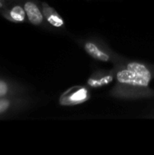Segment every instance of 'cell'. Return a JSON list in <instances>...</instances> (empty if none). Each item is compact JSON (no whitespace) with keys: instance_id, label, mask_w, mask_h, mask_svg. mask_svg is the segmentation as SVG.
Here are the masks:
<instances>
[{"instance_id":"1","label":"cell","mask_w":154,"mask_h":155,"mask_svg":"<svg viewBox=\"0 0 154 155\" xmlns=\"http://www.w3.org/2000/svg\"><path fill=\"white\" fill-rule=\"evenodd\" d=\"M116 84L111 94L115 98L135 99L153 96L150 84L154 78V66L143 62L129 60L114 64Z\"/></svg>"},{"instance_id":"2","label":"cell","mask_w":154,"mask_h":155,"mask_svg":"<svg viewBox=\"0 0 154 155\" xmlns=\"http://www.w3.org/2000/svg\"><path fill=\"white\" fill-rule=\"evenodd\" d=\"M80 45L90 57L98 62L111 63L114 65L123 60L101 39L88 37L81 40Z\"/></svg>"},{"instance_id":"3","label":"cell","mask_w":154,"mask_h":155,"mask_svg":"<svg viewBox=\"0 0 154 155\" xmlns=\"http://www.w3.org/2000/svg\"><path fill=\"white\" fill-rule=\"evenodd\" d=\"M91 98L90 88L84 85H74L65 90L59 97L62 106H75L88 102Z\"/></svg>"},{"instance_id":"4","label":"cell","mask_w":154,"mask_h":155,"mask_svg":"<svg viewBox=\"0 0 154 155\" xmlns=\"http://www.w3.org/2000/svg\"><path fill=\"white\" fill-rule=\"evenodd\" d=\"M0 15L6 20L15 24L27 21L21 0H5L4 5L0 7Z\"/></svg>"},{"instance_id":"5","label":"cell","mask_w":154,"mask_h":155,"mask_svg":"<svg viewBox=\"0 0 154 155\" xmlns=\"http://www.w3.org/2000/svg\"><path fill=\"white\" fill-rule=\"evenodd\" d=\"M21 2L25 11L27 21L31 25L45 29L50 27L44 19L41 3L36 0H21Z\"/></svg>"},{"instance_id":"6","label":"cell","mask_w":154,"mask_h":155,"mask_svg":"<svg viewBox=\"0 0 154 155\" xmlns=\"http://www.w3.org/2000/svg\"><path fill=\"white\" fill-rule=\"evenodd\" d=\"M29 104V100L23 95L0 98V119L25 109Z\"/></svg>"},{"instance_id":"7","label":"cell","mask_w":154,"mask_h":155,"mask_svg":"<svg viewBox=\"0 0 154 155\" xmlns=\"http://www.w3.org/2000/svg\"><path fill=\"white\" fill-rule=\"evenodd\" d=\"M115 79L114 70H96L87 79L86 86L90 89H99L109 85Z\"/></svg>"},{"instance_id":"8","label":"cell","mask_w":154,"mask_h":155,"mask_svg":"<svg viewBox=\"0 0 154 155\" xmlns=\"http://www.w3.org/2000/svg\"><path fill=\"white\" fill-rule=\"evenodd\" d=\"M41 5L44 19L50 27L54 29H63L65 27L64 19L53 6L46 2H41Z\"/></svg>"},{"instance_id":"9","label":"cell","mask_w":154,"mask_h":155,"mask_svg":"<svg viewBox=\"0 0 154 155\" xmlns=\"http://www.w3.org/2000/svg\"><path fill=\"white\" fill-rule=\"evenodd\" d=\"M26 92L25 86L6 78L0 77V98L24 95Z\"/></svg>"},{"instance_id":"10","label":"cell","mask_w":154,"mask_h":155,"mask_svg":"<svg viewBox=\"0 0 154 155\" xmlns=\"http://www.w3.org/2000/svg\"><path fill=\"white\" fill-rule=\"evenodd\" d=\"M4 2H5V0H0V7L4 5Z\"/></svg>"}]
</instances>
